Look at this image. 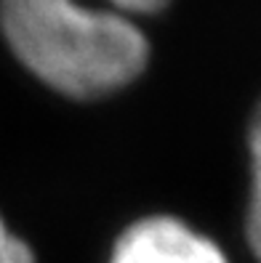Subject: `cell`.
<instances>
[{"instance_id": "6da1fadb", "label": "cell", "mask_w": 261, "mask_h": 263, "mask_svg": "<svg viewBox=\"0 0 261 263\" xmlns=\"http://www.w3.org/2000/svg\"><path fill=\"white\" fill-rule=\"evenodd\" d=\"M168 0H0V27L22 64L69 99H99L133 83L149 45L133 16Z\"/></svg>"}, {"instance_id": "7a4b0ae2", "label": "cell", "mask_w": 261, "mask_h": 263, "mask_svg": "<svg viewBox=\"0 0 261 263\" xmlns=\"http://www.w3.org/2000/svg\"><path fill=\"white\" fill-rule=\"evenodd\" d=\"M110 263H227V258L184 221L149 215L120 234Z\"/></svg>"}, {"instance_id": "3957f363", "label": "cell", "mask_w": 261, "mask_h": 263, "mask_svg": "<svg viewBox=\"0 0 261 263\" xmlns=\"http://www.w3.org/2000/svg\"><path fill=\"white\" fill-rule=\"evenodd\" d=\"M248 239L261 260V104L251 120V205H248Z\"/></svg>"}, {"instance_id": "277c9868", "label": "cell", "mask_w": 261, "mask_h": 263, "mask_svg": "<svg viewBox=\"0 0 261 263\" xmlns=\"http://www.w3.org/2000/svg\"><path fill=\"white\" fill-rule=\"evenodd\" d=\"M0 263H35L32 250L0 218Z\"/></svg>"}]
</instances>
